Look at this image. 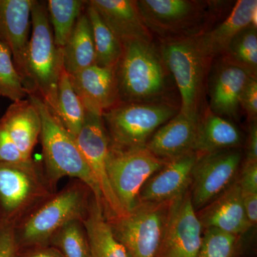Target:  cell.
<instances>
[{"label":"cell","mask_w":257,"mask_h":257,"mask_svg":"<svg viewBox=\"0 0 257 257\" xmlns=\"http://www.w3.org/2000/svg\"><path fill=\"white\" fill-rule=\"evenodd\" d=\"M94 198L92 191L81 181L69 182L15 225L17 247L49 245L52 235L64 224L84 220Z\"/></svg>","instance_id":"cell-1"},{"label":"cell","mask_w":257,"mask_h":257,"mask_svg":"<svg viewBox=\"0 0 257 257\" xmlns=\"http://www.w3.org/2000/svg\"><path fill=\"white\" fill-rule=\"evenodd\" d=\"M167 70L160 50L152 41L122 44L116 67L119 103H160L167 91Z\"/></svg>","instance_id":"cell-2"},{"label":"cell","mask_w":257,"mask_h":257,"mask_svg":"<svg viewBox=\"0 0 257 257\" xmlns=\"http://www.w3.org/2000/svg\"><path fill=\"white\" fill-rule=\"evenodd\" d=\"M28 96L41 119L42 165L52 187L57 189V183L64 177L77 179L90 188L96 200L102 205L99 186L74 139L38 96Z\"/></svg>","instance_id":"cell-3"},{"label":"cell","mask_w":257,"mask_h":257,"mask_svg":"<svg viewBox=\"0 0 257 257\" xmlns=\"http://www.w3.org/2000/svg\"><path fill=\"white\" fill-rule=\"evenodd\" d=\"M28 94H36L57 114V92L63 67V51L56 46L47 3L33 0L32 32L26 54Z\"/></svg>","instance_id":"cell-4"},{"label":"cell","mask_w":257,"mask_h":257,"mask_svg":"<svg viewBox=\"0 0 257 257\" xmlns=\"http://www.w3.org/2000/svg\"><path fill=\"white\" fill-rule=\"evenodd\" d=\"M160 50L180 94L179 111L199 121L206 77L212 60L204 50L200 33L164 40Z\"/></svg>","instance_id":"cell-5"},{"label":"cell","mask_w":257,"mask_h":257,"mask_svg":"<svg viewBox=\"0 0 257 257\" xmlns=\"http://www.w3.org/2000/svg\"><path fill=\"white\" fill-rule=\"evenodd\" d=\"M55 192L42 164L32 159L0 163V224L15 226Z\"/></svg>","instance_id":"cell-6"},{"label":"cell","mask_w":257,"mask_h":257,"mask_svg":"<svg viewBox=\"0 0 257 257\" xmlns=\"http://www.w3.org/2000/svg\"><path fill=\"white\" fill-rule=\"evenodd\" d=\"M179 111L168 102L119 103L101 117L111 147L139 148L146 147L157 130Z\"/></svg>","instance_id":"cell-7"},{"label":"cell","mask_w":257,"mask_h":257,"mask_svg":"<svg viewBox=\"0 0 257 257\" xmlns=\"http://www.w3.org/2000/svg\"><path fill=\"white\" fill-rule=\"evenodd\" d=\"M167 162L155 156L146 147L121 149L109 145L106 160L108 177L126 214L138 204L144 184Z\"/></svg>","instance_id":"cell-8"},{"label":"cell","mask_w":257,"mask_h":257,"mask_svg":"<svg viewBox=\"0 0 257 257\" xmlns=\"http://www.w3.org/2000/svg\"><path fill=\"white\" fill-rule=\"evenodd\" d=\"M169 203L139 202L124 215L106 219L115 239L124 246L128 257L155 256L165 229Z\"/></svg>","instance_id":"cell-9"},{"label":"cell","mask_w":257,"mask_h":257,"mask_svg":"<svg viewBox=\"0 0 257 257\" xmlns=\"http://www.w3.org/2000/svg\"><path fill=\"white\" fill-rule=\"evenodd\" d=\"M241 160L242 152L239 148L199 155L189 188L196 211L207 206L236 180Z\"/></svg>","instance_id":"cell-10"},{"label":"cell","mask_w":257,"mask_h":257,"mask_svg":"<svg viewBox=\"0 0 257 257\" xmlns=\"http://www.w3.org/2000/svg\"><path fill=\"white\" fill-rule=\"evenodd\" d=\"M74 140L99 186L106 219L126 214L108 177L106 160L110 143L101 116L86 111L84 124Z\"/></svg>","instance_id":"cell-11"},{"label":"cell","mask_w":257,"mask_h":257,"mask_svg":"<svg viewBox=\"0 0 257 257\" xmlns=\"http://www.w3.org/2000/svg\"><path fill=\"white\" fill-rule=\"evenodd\" d=\"M137 7L149 31L164 40L196 35L205 17L204 2L139 0Z\"/></svg>","instance_id":"cell-12"},{"label":"cell","mask_w":257,"mask_h":257,"mask_svg":"<svg viewBox=\"0 0 257 257\" xmlns=\"http://www.w3.org/2000/svg\"><path fill=\"white\" fill-rule=\"evenodd\" d=\"M203 231L189 189L169 203L165 229L155 257H197Z\"/></svg>","instance_id":"cell-13"},{"label":"cell","mask_w":257,"mask_h":257,"mask_svg":"<svg viewBox=\"0 0 257 257\" xmlns=\"http://www.w3.org/2000/svg\"><path fill=\"white\" fill-rule=\"evenodd\" d=\"M32 3L33 0H0V40L9 47L27 92L25 61L32 28Z\"/></svg>","instance_id":"cell-14"},{"label":"cell","mask_w":257,"mask_h":257,"mask_svg":"<svg viewBox=\"0 0 257 257\" xmlns=\"http://www.w3.org/2000/svg\"><path fill=\"white\" fill-rule=\"evenodd\" d=\"M199 155L197 152H190L167 160L144 184L138 203L165 204L189 190L193 168Z\"/></svg>","instance_id":"cell-15"},{"label":"cell","mask_w":257,"mask_h":257,"mask_svg":"<svg viewBox=\"0 0 257 257\" xmlns=\"http://www.w3.org/2000/svg\"><path fill=\"white\" fill-rule=\"evenodd\" d=\"M70 77L74 91L86 111L101 116L104 111L119 104L115 67L94 64Z\"/></svg>","instance_id":"cell-16"},{"label":"cell","mask_w":257,"mask_h":257,"mask_svg":"<svg viewBox=\"0 0 257 257\" xmlns=\"http://www.w3.org/2000/svg\"><path fill=\"white\" fill-rule=\"evenodd\" d=\"M197 214L203 229L216 228L239 236L251 227L245 214L242 194L236 179L214 200L197 211Z\"/></svg>","instance_id":"cell-17"},{"label":"cell","mask_w":257,"mask_h":257,"mask_svg":"<svg viewBox=\"0 0 257 257\" xmlns=\"http://www.w3.org/2000/svg\"><path fill=\"white\" fill-rule=\"evenodd\" d=\"M251 77H256L223 60L211 77L209 110L222 117L236 119L240 109V98Z\"/></svg>","instance_id":"cell-18"},{"label":"cell","mask_w":257,"mask_h":257,"mask_svg":"<svg viewBox=\"0 0 257 257\" xmlns=\"http://www.w3.org/2000/svg\"><path fill=\"white\" fill-rule=\"evenodd\" d=\"M104 23L121 42L133 40L152 41V35L145 26L137 7L132 0H91Z\"/></svg>","instance_id":"cell-19"},{"label":"cell","mask_w":257,"mask_h":257,"mask_svg":"<svg viewBox=\"0 0 257 257\" xmlns=\"http://www.w3.org/2000/svg\"><path fill=\"white\" fill-rule=\"evenodd\" d=\"M198 122L179 111L157 130L146 147L155 156L165 160L194 152Z\"/></svg>","instance_id":"cell-20"},{"label":"cell","mask_w":257,"mask_h":257,"mask_svg":"<svg viewBox=\"0 0 257 257\" xmlns=\"http://www.w3.org/2000/svg\"><path fill=\"white\" fill-rule=\"evenodd\" d=\"M19 150L28 160L41 133L42 123L35 104L30 99L13 102L0 119Z\"/></svg>","instance_id":"cell-21"},{"label":"cell","mask_w":257,"mask_h":257,"mask_svg":"<svg viewBox=\"0 0 257 257\" xmlns=\"http://www.w3.org/2000/svg\"><path fill=\"white\" fill-rule=\"evenodd\" d=\"M256 0H239L229 16L211 31L200 33L201 41L209 57L223 55L230 42L248 27L257 28Z\"/></svg>","instance_id":"cell-22"},{"label":"cell","mask_w":257,"mask_h":257,"mask_svg":"<svg viewBox=\"0 0 257 257\" xmlns=\"http://www.w3.org/2000/svg\"><path fill=\"white\" fill-rule=\"evenodd\" d=\"M242 141V135L236 125L209 109L199 116L194 152L203 155L239 148Z\"/></svg>","instance_id":"cell-23"},{"label":"cell","mask_w":257,"mask_h":257,"mask_svg":"<svg viewBox=\"0 0 257 257\" xmlns=\"http://www.w3.org/2000/svg\"><path fill=\"white\" fill-rule=\"evenodd\" d=\"M62 51L64 68L70 75L95 64L94 39L85 9L77 20Z\"/></svg>","instance_id":"cell-24"},{"label":"cell","mask_w":257,"mask_h":257,"mask_svg":"<svg viewBox=\"0 0 257 257\" xmlns=\"http://www.w3.org/2000/svg\"><path fill=\"white\" fill-rule=\"evenodd\" d=\"M82 223L87 231L92 257H128L124 246L115 239L102 205L95 198Z\"/></svg>","instance_id":"cell-25"},{"label":"cell","mask_w":257,"mask_h":257,"mask_svg":"<svg viewBox=\"0 0 257 257\" xmlns=\"http://www.w3.org/2000/svg\"><path fill=\"white\" fill-rule=\"evenodd\" d=\"M86 110L74 91L70 75L62 67L57 92V114L64 128L74 139L77 137L85 119Z\"/></svg>","instance_id":"cell-26"},{"label":"cell","mask_w":257,"mask_h":257,"mask_svg":"<svg viewBox=\"0 0 257 257\" xmlns=\"http://www.w3.org/2000/svg\"><path fill=\"white\" fill-rule=\"evenodd\" d=\"M47 10L56 46L63 50L87 1L48 0Z\"/></svg>","instance_id":"cell-27"},{"label":"cell","mask_w":257,"mask_h":257,"mask_svg":"<svg viewBox=\"0 0 257 257\" xmlns=\"http://www.w3.org/2000/svg\"><path fill=\"white\" fill-rule=\"evenodd\" d=\"M85 13L92 28L95 47V64L103 67H116L122 52L121 42L88 1Z\"/></svg>","instance_id":"cell-28"},{"label":"cell","mask_w":257,"mask_h":257,"mask_svg":"<svg viewBox=\"0 0 257 257\" xmlns=\"http://www.w3.org/2000/svg\"><path fill=\"white\" fill-rule=\"evenodd\" d=\"M223 60L256 77L257 28L248 27L236 35L224 51Z\"/></svg>","instance_id":"cell-29"},{"label":"cell","mask_w":257,"mask_h":257,"mask_svg":"<svg viewBox=\"0 0 257 257\" xmlns=\"http://www.w3.org/2000/svg\"><path fill=\"white\" fill-rule=\"evenodd\" d=\"M49 245L64 257H92L90 244L82 221L72 220L52 235Z\"/></svg>","instance_id":"cell-30"},{"label":"cell","mask_w":257,"mask_h":257,"mask_svg":"<svg viewBox=\"0 0 257 257\" xmlns=\"http://www.w3.org/2000/svg\"><path fill=\"white\" fill-rule=\"evenodd\" d=\"M28 95L10 48L0 40V96L15 102Z\"/></svg>","instance_id":"cell-31"},{"label":"cell","mask_w":257,"mask_h":257,"mask_svg":"<svg viewBox=\"0 0 257 257\" xmlns=\"http://www.w3.org/2000/svg\"><path fill=\"white\" fill-rule=\"evenodd\" d=\"M238 238L216 228L204 229L197 257H233Z\"/></svg>","instance_id":"cell-32"},{"label":"cell","mask_w":257,"mask_h":257,"mask_svg":"<svg viewBox=\"0 0 257 257\" xmlns=\"http://www.w3.org/2000/svg\"><path fill=\"white\" fill-rule=\"evenodd\" d=\"M28 160H30L23 156L8 132L0 123V163H20Z\"/></svg>","instance_id":"cell-33"},{"label":"cell","mask_w":257,"mask_h":257,"mask_svg":"<svg viewBox=\"0 0 257 257\" xmlns=\"http://www.w3.org/2000/svg\"><path fill=\"white\" fill-rule=\"evenodd\" d=\"M240 107L247 115L250 121H256L257 118V78L251 77L243 89L240 98Z\"/></svg>","instance_id":"cell-34"},{"label":"cell","mask_w":257,"mask_h":257,"mask_svg":"<svg viewBox=\"0 0 257 257\" xmlns=\"http://www.w3.org/2000/svg\"><path fill=\"white\" fill-rule=\"evenodd\" d=\"M14 227L13 225L0 224V257H15L18 247Z\"/></svg>","instance_id":"cell-35"},{"label":"cell","mask_w":257,"mask_h":257,"mask_svg":"<svg viewBox=\"0 0 257 257\" xmlns=\"http://www.w3.org/2000/svg\"><path fill=\"white\" fill-rule=\"evenodd\" d=\"M241 192L257 193V162L243 164L242 170L236 178Z\"/></svg>","instance_id":"cell-36"},{"label":"cell","mask_w":257,"mask_h":257,"mask_svg":"<svg viewBox=\"0 0 257 257\" xmlns=\"http://www.w3.org/2000/svg\"><path fill=\"white\" fill-rule=\"evenodd\" d=\"M15 257H64L55 247L50 245L32 246L17 249Z\"/></svg>","instance_id":"cell-37"},{"label":"cell","mask_w":257,"mask_h":257,"mask_svg":"<svg viewBox=\"0 0 257 257\" xmlns=\"http://www.w3.org/2000/svg\"><path fill=\"white\" fill-rule=\"evenodd\" d=\"M257 162V123L250 121L244 163Z\"/></svg>","instance_id":"cell-38"},{"label":"cell","mask_w":257,"mask_h":257,"mask_svg":"<svg viewBox=\"0 0 257 257\" xmlns=\"http://www.w3.org/2000/svg\"><path fill=\"white\" fill-rule=\"evenodd\" d=\"M243 208L248 222L251 226L257 222V193L241 192Z\"/></svg>","instance_id":"cell-39"}]
</instances>
